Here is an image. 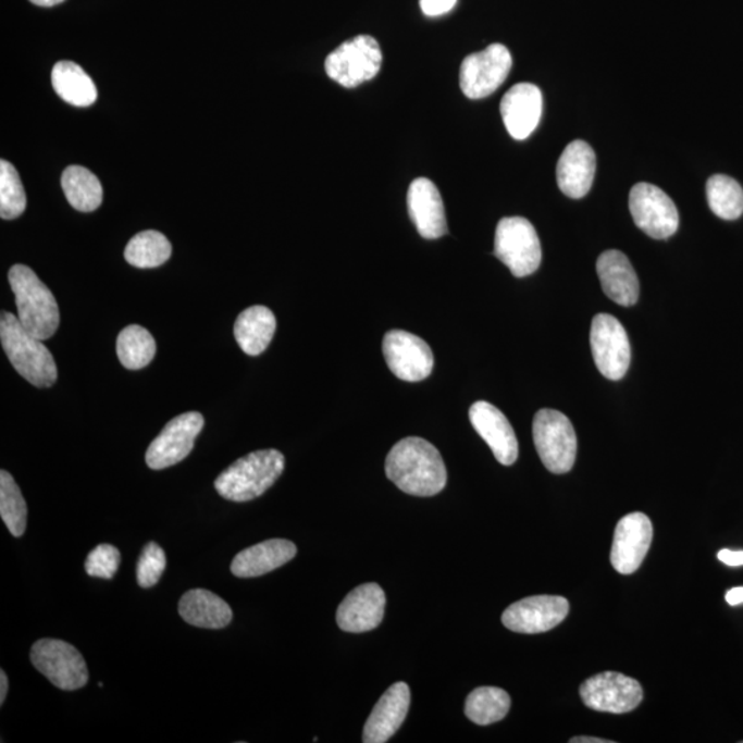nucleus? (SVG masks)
Instances as JSON below:
<instances>
[{"label": "nucleus", "mask_w": 743, "mask_h": 743, "mask_svg": "<svg viewBox=\"0 0 743 743\" xmlns=\"http://www.w3.org/2000/svg\"><path fill=\"white\" fill-rule=\"evenodd\" d=\"M386 475L398 490L418 497L438 495L448 482L443 456L419 436H408L393 446L386 459Z\"/></svg>", "instance_id": "f257e3e1"}, {"label": "nucleus", "mask_w": 743, "mask_h": 743, "mask_svg": "<svg viewBox=\"0 0 743 743\" xmlns=\"http://www.w3.org/2000/svg\"><path fill=\"white\" fill-rule=\"evenodd\" d=\"M285 459L275 449L257 450L233 462L216 478L215 490L228 501L246 503L262 496L282 476Z\"/></svg>", "instance_id": "f03ea898"}, {"label": "nucleus", "mask_w": 743, "mask_h": 743, "mask_svg": "<svg viewBox=\"0 0 743 743\" xmlns=\"http://www.w3.org/2000/svg\"><path fill=\"white\" fill-rule=\"evenodd\" d=\"M0 340L15 371L35 387H51L57 381V366L44 340L29 334L18 317L2 311Z\"/></svg>", "instance_id": "7ed1b4c3"}, {"label": "nucleus", "mask_w": 743, "mask_h": 743, "mask_svg": "<svg viewBox=\"0 0 743 743\" xmlns=\"http://www.w3.org/2000/svg\"><path fill=\"white\" fill-rule=\"evenodd\" d=\"M9 283L17 304L21 325L40 340L50 339L60 325V310L54 295L40 282L34 270L24 264H15L10 269Z\"/></svg>", "instance_id": "20e7f679"}, {"label": "nucleus", "mask_w": 743, "mask_h": 743, "mask_svg": "<svg viewBox=\"0 0 743 743\" xmlns=\"http://www.w3.org/2000/svg\"><path fill=\"white\" fill-rule=\"evenodd\" d=\"M533 439L545 469L554 474L573 469L577 435L568 416L554 409L538 410L533 420Z\"/></svg>", "instance_id": "39448f33"}, {"label": "nucleus", "mask_w": 743, "mask_h": 743, "mask_svg": "<svg viewBox=\"0 0 743 743\" xmlns=\"http://www.w3.org/2000/svg\"><path fill=\"white\" fill-rule=\"evenodd\" d=\"M495 255L516 277L533 274L543 257L536 228L521 216L503 218L496 228Z\"/></svg>", "instance_id": "423d86ee"}, {"label": "nucleus", "mask_w": 743, "mask_h": 743, "mask_svg": "<svg viewBox=\"0 0 743 743\" xmlns=\"http://www.w3.org/2000/svg\"><path fill=\"white\" fill-rule=\"evenodd\" d=\"M381 46L372 36H356L332 51L325 60L326 75L340 86L352 88L373 79L381 71Z\"/></svg>", "instance_id": "0eeeda50"}, {"label": "nucleus", "mask_w": 743, "mask_h": 743, "mask_svg": "<svg viewBox=\"0 0 743 743\" xmlns=\"http://www.w3.org/2000/svg\"><path fill=\"white\" fill-rule=\"evenodd\" d=\"M30 661L55 688L75 691L88 682V669L79 649L57 639H40L30 648Z\"/></svg>", "instance_id": "6e6552de"}, {"label": "nucleus", "mask_w": 743, "mask_h": 743, "mask_svg": "<svg viewBox=\"0 0 743 743\" xmlns=\"http://www.w3.org/2000/svg\"><path fill=\"white\" fill-rule=\"evenodd\" d=\"M591 348L596 368L609 381H621L631 363V345L620 321L610 314L592 320Z\"/></svg>", "instance_id": "1a4fd4ad"}, {"label": "nucleus", "mask_w": 743, "mask_h": 743, "mask_svg": "<svg viewBox=\"0 0 743 743\" xmlns=\"http://www.w3.org/2000/svg\"><path fill=\"white\" fill-rule=\"evenodd\" d=\"M512 67V57L506 46L490 48L466 57L460 67V87L466 97L481 100L493 95L507 79Z\"/></svg>", "instance_id": "9d476101"}, {"label": "nucleus", "mask_w": 743, "mask_h": 743, "mask_svg": "<svg viewBox=\"0 0 743 743\" xmlns=\"http://www.w3.org/2000/svg\"><path fill=\"white\" fill-rule=\"evenodd\" d=\"M630 210L636 226L656 240L677 233L679 211L664 190L652 184H637L630 194Z\"/></svg>", "instance_id": "9b49d317"}, {"label": "nucleus", "mask_w": 743, "mask_h": 743, "mask_svg": "<svg viewBox=\"0 0 743 743\" xmlns=\"http://www.w3.org/2000/svg\"><path fill=\"white\" fill-rule=\"evenodd\" d=\"M585 706L605 714L622 715L635 710L643 701L637 680L618 672H603L585 680L580 688Z\"/></svg>", "instance_id": "f8f14e48"}, {"label": "nucleus", "mask_w": 743, "mask_h": 743, "mask_svg": "<svg viewBox=\"0 0 743 743\" xmlns=\"http://www.w3.org/2000/svg\"><path fill=\"white\" fill-rule=\"evenodd\" d=\"M202 428L205 418L199 412L176 416L149 445L145 456L149 469L164 470L185 460L194 450L195 441Z\"/></svg>", "instance_id": "ddd939ff"}, {"label": "nucleus", "mask_w": 743, "mask_h": 743, "mask_svg": "<svg viewBox=\"0 0 743 743\" xmlns=\"http://www.w3.org/2000/svg\"><path fill=\"white\" fill-rule=\"evenodd\" d=\"M383 355L389 371L404 382H422L433 372L434 355L419 336L394 330L383 339Z\"/></svg>", "instance_id": "4468645a"}, {"label": "nucleus", "mask_w": 743, "mask_h": 743, "mask_svg": "<svg viewBox=\"0 0 743 743\" xmlns=\"http://www.w3.org/2000/svg\"><path fill=\"white\" fill-rule=\"evenodd\" d=\"M570 610L569 600L562 596L538 595L512 603L503 612L501 621L509 631L517 633H544L565 621Z\"/></svg>", "instance_id": "2eb2a0df"}, {"label": "nucleus", "mask_w": 743, "mask_h": 743, "mask_svg": "<svg viewBox=\"0 0 743 743\" xmlns=\"http://www.w3.org/2000/svg\"><path fill=\"white\" fill-rule=\"evenodd\" d=\"M653 524L642 512L628 513L618 522L611 548L612 568L632 574L641 568L652 545Z\"/></svg>", "instance_id": "dca6fc26"}, {"label": "nucleus", "mask_w": 743, "mask_h": 743, "mask_svg": "<svg viewBox=\"0 0 743 743\" xmlns=\"http://www.w3.org/2000/svg\"><path fill=\"white\" fill-rule=\"evenodd\" d=\"M386 607V595L381 585L368 583L357 586L340 603L336 622L342 631L362 633L381 626Z\"/></svg>", "instance_id": "f3484780"}, {"label": "nucleus", "mask_w": 743, "mask_h": 743, "mask_svg": "<svg viewBox=\"0 0 743 743\" xmlns=\"http://www.w3.org/2000/svg\"><path fill=\"white\" fill-rule=\"evenodd\" d=\"M470 422L485 441L503 466H512L519 455L516 431L506 414L486 401H478L470 408Z\"/></svg>", "instance_id": "a211bd4d"}, {"label": "nucleus", "mask_w": 743, "mask_h": 743, "mask_svg": "<svg viewBox=\"0 0 743 743\" xmlns=\"http://www.w3.org/2000/svg\"><path fill=\"white\" fill-rule=\"evenodd\" d=\"M500 111L509 135L516 139H527L542 119V91L532 83H519L503 97Z\"/></svg>", "instance_id": "6ab92c4d"}, {"label": "nucleus", "mask_w": 743, "mask_h": 743, "mask_svg": "<svg viewBox=\"0 0 743 743\" xmlns=\"http://www.w3.org/2000/svg\"><path fill=\"white\" fill-rule=\"evenodd\" d=\"M408 211L420 236L435 240L448 233L443 197L430 179L418 178L410 184Z\"/></svg>", "instance_id": "aec40b11"}, {"label": "nucleus", "mask_w": 743, "mask_h": 743, "mask_svg": "<svg viewBox=\"0 0 743 743\" xmlns=\"http://www.w3.org/2000/svg\"><path fill=\"white\" fill-rule=\"evenodd\" d=\"M409 706V685L404 682L393 684L377 701L371 716L368 717L366 727H363L362 742H387L407 719Z\"/></svg>", "instance_id": "412c9836"}, {"label": "nucleus", "mask_w": 743, "mask_h": 743, "mask_svg": "<svg viewBox=\"0 0 743 743\" xmlns=\"http://www.w3.org/2000/svg\"><path fill=\"white\" fill-rule=\"evenodd\" d=\"M596 156L594 149L584 141L571 143L564 150L556 168V179L559 189L571 199H581L589 195L594 184Z\"/></svg>", "instance_id": "4be33fe9"}, {"label": "nucleus", "mask_w": 743, "mask_h": 743, "mask_svg": "<svg viewBox=\"0 0 743 743\" xmlns=\"http://www.w3.org/2000/svg\"><path fill=\"white\" fill-rule=\"evenodd\" d=\"M298 548L289 540L272 538L252 545L235 556L231 565L232 573L238 579H253L277 570L293 560Z\"/></svg>", "instance_id": "5701e85b"}, {"label": "nucleus", "mask_w": 743, "mask_h": 743, "mask_svg": "<svg viewBox=\"0 0 743 743\" xmlns=\"http://www.w3.org/2000/svg\"><path fill=\"white\" fill-rule=\"evenodd\" d=\"M603 293L620 306H633L639 299V280L630 259L617 249L603 252L596 262Z\"/></svg>", "instance_id": "b1692460"}, {"label": "nucleus", "mask_w": 743, "mask_h": 743, "mask_svg": "<svg viewBox=\"0 0 743 743\" xmlns=\"http://www.w3.org/2000/svg\"><path fill=\"white\" fill-rule=\"evenodd\" d=\"M178 611L184 621L205 630H222L233 620L231 606L214 592L201 589L182 595Z\"/></svg>", "instance_id": "393cba45"}, {"label": "nucleus", "mask_w": 743, "mask_h": 743, "mask_svg": "<svg viewBox=\"0 0 743 743\" xmlns=\"http://www.w3.org/2000/svg\"><path fill=\"white\" fill-rule=\"evenodd\" d=\"M275 317L273 311L264 306H252L237 317L235 336L238 346L248 356L262 355L273 340Z\"/></svg>", "instance_id": "a878e982"}, {"label": "nucleus", "mask_w": 743, "mask_h": 743, "mask_svg": "<svg viewBox=\"0 0 743 743\" xmlns=\"http://www.w3.org/2000/svg\"><path fill=\"white\" fill-rule=\"evenodd\" d=\"M51 83L61 98L71 106L85 108L97 101L96 83L82 66L72 61H60L51 72Z\"/></svg>", "instance_id": "bb28decb"}, {"label": "nucleus", "mask_w": 743, "mask_h": 743, "mask_svg": "<svg viewBox=\"0 0 743 743\" xmlns=\"http://www.w3.org/2000/svg\"><path fill=\"white\" fill-rule=\"evenodd\" d=\"M66 200L77 211H96L102 202V185L91 171L81 165H71L61 178Z\"/></svg>", "instance_id": "cd10ccee"}, {"label": "nucleus", "mask_w": 743, "mask_h": 743, "mask_svg": "<svg viewBox=\"0 0 743 743\" xmlns=\"http://www.w3.org/2000/svg\"><path fill=\"white\" fill-rule=\"evenodd\" d=\"M173 247L163 233L147 231L138 233L127 244L124 258L138 269H153L164 264L171 258Z\"/></svg>", "instance_id": "c85d7f7f"}, {"label": "nucleus", "mask_w": 743, "mask_h": 743, "mask_svg": "<svg viewBox=\"0 0 743 743\" xmlns=\"http://www.w3.org/2000/svg\"><path fill=\"white\" fill-rule=\"evenodd\" d=\"M511 698L507 691L497 688H480L467 696L466 716L478 726L497 723L508 715Z\"/></svg>", "instance_id": "c756f323"}, {"label": "nucleus", "mask_w": 743, "mask_h": 743, "mask_svg": "<svg viewBox=\"0 0 743 743\" xmlns=\"http://www.w3.org/2000/svg\"><path fill=\"white\" fill-rule=\"evenodd\" d=\"M119 360L129 371H138L148 367L156 355V342L152 334L144 326L128 325L117 337Z\"/></svg>", "instance_id": "7c9ffc66"}, {"label": "nucleus", "mask_w": 743, "mask_h": 743, "mask_svg": "<svg viewBox=\"0 0 743 743\" xmlns=\"http://www.w3.org/2000/svg\"><path fill=\"white\" fill-rule=\"evenodd\" d=\"M706 197L711 212L721 220L734 221L743 214L742 186L730 176H710L706 184Z\"/></svg>", "instance_id": "2f4dec72"}, {"label": "nucleus", "mask_w": 743, "mask_h": 743, "mask_svg": "<svg viewBox=\"0 0 743 743\" xmlns=\"http://www.w3.org/2000/svg\"><path fill=\"white\" fill-rule=\"evenodd\" d=\"M0 517L14 537L23 536L27 529V503L17 482L4 470L0 472Z\"/></svg>", "instance_id": "473e14b6"}, {"label": "nucleus", "mask_w": 743, "mask_h": 743, "mask_svg": "<svg viewBox=\"0 0 743 743\" xmlns=\"http://www.w3.org/2000/svg\"><path fill=\"white\" fill-rule=\"evenodd\" d=\"M27 208V196L17 170L9 161H0V216L15 220Z\"/></svg>", "instance_id": "72a5a7b5"}, {"label": "nucleus", "mask_w": 743, "mask_h": 743, "mask_svg": "<svg viewBox=\"0 0 743 743\" xmlns=\"http://www.w3.org/2000/svg\"><path fill=\"white\" fill-rule=\"evenodd\" d=\"M168 558L159 544L148 543L143 549L137 564V581L143 589H150L159 583L163 575Z\"/></svg>", "instance_id": "f704fd0d"}, {"label": "nucleus", "mask_w": 743, "mask_h": 743, "mask_svg": "<svg viewBox=\"0 0 743 743\" xmlns=\"http://www.w3.org/2000/svg\"><path fill=\"white\" fill-rule=\"evenodd\" d=\"M122 556L111 544H100L88 554L85 569L90 577L112 580L121 566Z\"/></svg>", "instance_id": "c9c22d12"}, {"label": "nucleus", "mask_w": 743, "mask_h": 743, "mask_svg": "<svg viewBox=\"0 0 743 743\" xmlns=\"http://www.w3.org/2000/svg\"><path fill=\"white\" fill-rule=\"evenodd\" d=\"M457 0H420V9L429 17H438L449 13L456 7Z\"/></svg>", "instance_id": "e433bc0d"}, {"label": "nucleus", "mask_w": 743, "mask_h": 743, "mask_svg": "<svg viewBox=\"0 0 743 743\" xmlns=\"http://www.w3.org/2000/svg\"><path fill=\"white\" fill-rule=\"evenodd\" d=\"M717 558H719L720 562L732 566V568L743 566V550L721 549L717 554Z\"/></svg>", "instance_id": "4c0bfd02"}, {"label": "nucleus", "mask_w": 743, "mask_h": 743, "mask_svg": "<svg viewBox=\"0 0 743 743\" xmlns=\"http://www.w3.org/2000/svg\"><path fill=\"white\" fill-rule=\"evenodd\" d=\"M726 600L730 606H740L743 603V586L727 591Z\"/></svg>", "instance_id": "58836bf2"}, {"label": "nucleus", "mask_w": 743, "mask_h": 743, "mask_svg": "<svg viewBox=\"0 0 743 743\" xmlns=\"http://www.w3.org/2000/svg\"><path fill=\"white\" fill-rule=\"evenodd\" d=\"M8 691H9V679L7 677V672L4 670H0V704H4V701H7L8 696Z\"/></svg>", "instance_id": "ea45409f"}, {"label": "nucleus", "mask_w": 743, "mask_h": 743, "mask_svg": "<svg viewBox=\"0 0 743 743\" xmlns=\"http://www.w3.org/2000/svg\"><path fill=\"white\" fill-rule=\"evenodd\" d=\"M570 743H612V741H606L595 736H574L571 738Z\"/></svg>", "instance_id": "a19ab883"}, {"label": "nucleus", "mask_w": 743, "mask_h": 743, "mask_svg": "<svg viewBox=\"0 0 743 743\" xmlns=\"http://www.w3.org/2000/svg\"><path fill=\"white\" fill-rule=\"evenodd\" d=\"M36 7L53 8L55 4L64 2V0H30Z\"/></svg>", "instance_id": "79ce46f5"}]
</instances>
